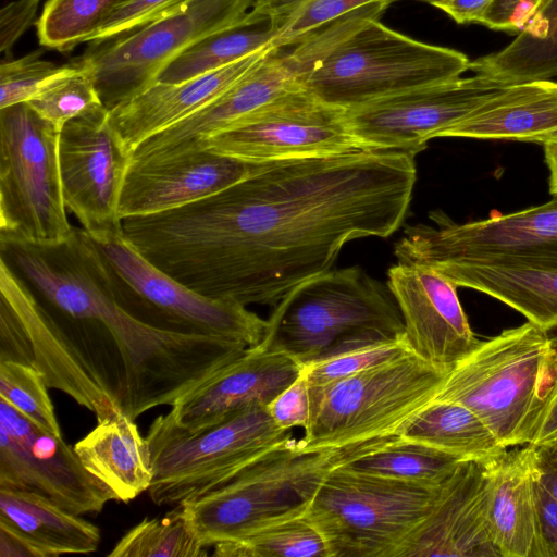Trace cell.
Wrapping results in <instances>:
<instances>
[{"mask_svg":"<svg viewBox=\"0 0 557 557\" xmlns=\"http://www.w3.org/2000/svg\"><path fill=\"white\" fill-rule=\"evenodd\" d=\"M416 153L366 148L260 163L195 202L122 220L126 238L182 284L244 306H276L331 269L346 243L388 237L412 198Z\"/></svg>","mask_w":557,"mask_h":557,"instance_id":"cell-1","label":"cell"},{"mask_svg":"<svg viewBox=\"0 0 557 557\" xmlns=\"http://www.w3.org/2000/svg\"><path fill=\"white\" fill-rule=\"evenodd\" d=\"M0 261L53 315L72 324L97 359L123 369L132 419L182 395L246 346L223 338L159 330L120 302L106 261L91 237L74 226L57 243L0 236Z\"/></svg>","mask_w":557,"mask_h":557,"instance_id":"cell-2","label":"cell"},{"mask_svg":"<svg viewBox=\"0 0 557 557\" xmlns=\"http://www.w3.org/2000/svg\"><path fill=\"white\" fill-rule=\"evenodd\" d=\"M403 336V317L388 286L349 267L294 287L274 306L260 345L306 364Z\"/></svg>","mask_w":557,"mask_h":557,"instance_id":"cell-3","label":"cell"},{"mask_svg":"<svg viewBox=\"0 0 557 557\" xmlns=\"http://www.w3.org/2000/svg\"><path fill=\"white\" fill-rule=\"evenodd\" d=\"M556 373L549 332L524 324L478 345L447 372L435 399L473 411L500 444H530Z\"/></svg>","mask_w":557,"mask_h":557,"instance_id":"cell-4","label":"cell"},{"mask_svg":"<svg viewBox=\"0 0 557 557\" xmlns=\"http://www.w3.org/2000/svg\"><path fill=\"white\" fill-rule=\"evenodd\" d=\"M397 438L309 448L292 436L225 484L183 504L200 543L213 547L272 519L305 511L331 470Z\"/></svg>","mask_w":557,"mask_h":557,"instance_id":"cell-5","label":"cell"},{"mask_svg":"<svg viewBox=\"0 0 557 557\" xmlns=\"http://www.w3.org/2000/svg\"><path fill=\"white\" fill-rule=\"evenodd\" d=\"M462 52L419 41L373 18L337 42L299 78L322 101L345 110L461 77Z\"/></svg>","mask_w":557,"mask_h":557,"instance_id":"cell-6","label":"cell"},{"mask_svg":"<svg viewBox=\"0 0 557 557\" xmlns=\"http://www.w3.org/2000/svg\"><path fill=\"white\" fill-rule=\"evenodd\" d=\"M290 437V431L278 428L262 404L193 430L177 425L168 413L160 414L146 436L153 471L149 496L159 506L197 498Z\"/></svg>","mask_w":557,"mask_h":557,"instance_id":"cell-7","label":"cell"},{"mask_svg":"<svg viewBox=\"0 0 557 557\" xmlns=\"http://www.w3.org/2000/svg\"><path fill=\"white\" fill-rule=\"evenodd\" d=\"M448 370L409 354L310 387V421L301 440L309 448H324L400 436L436 398Z\"/></svg>","mask_w":557,"mask_h":557,"instance_id":"cell-8","label":"cell"},{"mask_svg":"<svg viewBox=\"0 0 557 557\" xmlns=\"http://www.w3.org/2000/svg\"><path fill=\"white\" fill-rule=\"evenodd\" d=\"M435 488L339 466L323 479L306 515L332 557H398L425 516Z\"/></svg>","mask_w":557,"mask_h":557,"instance_id":"cell-9","label":"cell"},{"mask_svg":"<svg viewBox=\"0 0 557 557\" xmlns=\"http://www.w3.org/2000/svg\"><path fill=\"white\" fill-rule=\"evenodd\" d=\"M122 306L140 322L163 331L206 335L252 347L268 320L246 306L199 294L146 259L123 231L95 239Z\"/></svg>","mask_w":557,"mask_h":557,"instance_id":"cell-10","label":"cell"},{"mask_svg":"<svg viewBox=\"0 0 557 557\" xmlns=\"http://www.w3.org/2000/svg\"><path fill=\"white\" fill-rule=\"evenodd\" d=\"M60 132L26 102L0 109V235L32 243L67 238Z\"/></svg>","mask_w":557,"mask_h":557,"instance_id":"cell-11","label":"cell"},{"mask_svg":"<svg viewBox=\"0 0 557 557\" xmlns=\"http://www.w3.org/2000/svg\"><path fill=\"white\" fill-rule=\"evenodd\" d=\"M255 0H193L129 32L94 40L84 52L110 110L157 82L162 70L200 39L240 23Z\"/></svg>","mask_w":557,"mask_h":557,"instance_id":"cell-12","label":"cell"},{"mask_svg":"<svg viewBox=\"0 0 557 557\" xmlns=\"http://www.w3.org/2000/svg\"><path fill=\"white\" fill-rule=\"evenodd\" d=\"M201 148L250 163L324 157L366 149L346 110L295 86L206 139Z\"/></svg>","mask_w":557,"mask_h":557,"instance_id":"cell-13","label":"cell"},{"mask_svg":"<svg viewBox=\"0 0 557 557\" xmlns=\"http://www.w3.org/2000/svg\"><path fill=\"white\" fill-rule=\"evenodd\" d=\"M408 225L395 246L400 263L513 259L557 267V196L544 205L457 224Z\"/></svg>","mask_w":557,"mask_h":557,"instance_id":"cell-14","label":"cell"},{"mask_svg":"<svg viewBox=\"0 0 557 557\" xmlns=\"http://www.w3.org/2000/svg\"><path fill=\"white\" fill-rule=\"evenodd\" d=\"M131 161L104 106L74 117L60 132L64 203L95 239L123 231L119 208Z\"/></svg>","mask_w":557,"mask_h":557,"instance_id":"cell-15","label":"cell"},{"mask_svg":"<svg viewBox=\"0 0 557 557\" xmlns=\"http://www.w3.org/2000/svg\"><path fill=\"white\" fill-rule=\"evenodd\" d=\"M0 487L46 496L76 515L99 513L115 499L62 436L42 429L1 398Z\"/></svg>","mask_w":557,"mask_h":557,"instance_id":"cell-16","label":"cell"},{"mask_svg":"<svg viewBox=\"0 0 557 557\" xmlns=\"http://www.w3.org/2000/svg\"><path fill=\"white\" fill-rule=\"evenodd\" d=\"M506 86L474 74L426 85L346 110L349 127L364 148L413 153L466 117Z\"/></svg>","mask_w":557,"mask_h":557,"instance_id":"cell-17","label":"cell"},{"mask_svg":"<svg viewBox=\"0 0 557 557\" xmlns=\"http://www.w3.org/2000/svg\"><path fill=\"white\" fill-rule=\"evenodd\" d=\"M404 321V339L412 354L450 369L480 342L457 295V285L432 267L400 263L387 273Z\"/></svg>","mask_w":557,"mask_h":557,"instance_id":"cell-18","label":"cell"},{"mask_svg":"<svg viewBox=\"0 0 557 557\" xmlns=\"http://www.w3.org/2000/svg\"><path fill=\"white\" fill-rule=\"evenodd\" d=\"M490 498L483 463L460 461L435 488L425 516L398 557H500L490 527Z\"/></svg>","mask_w":557,"mask_h":557,"instance_id":"cell-19","label":"cell"},{"mask_svg":"<svg viewBox=\"0 0 557 557\" xmlns=\"http://www.w3.org/2000/svg\"><path fill=\"white\" fill-rule=\"evenodd\" d=\"M260 163L207 148L131 162L120 200V216L169 211L211 196L246 177Z\"/></svg>","mask_w":557,"mask_h":557,"instance_id":"cell-20","label":"cell"},{"mask_svg":"<svg viewBox=\"0 0 557 557\" xmlns=\"http://www.w3.org/2000/svg\"><path fill=\"white\" fill-rule=\"evenodd\" d=\"M301 370L302 364L285 352L260 344L247 347L176 399L168 416L193 430L252 405H268Z\"/></svg>","mask_w":557,"mask_h":557,"instance_id":"cell-21","label":"cell"},{"mask_svg":"<svg viewBox=\"0 0 557 557\" xmlns=\"http://www.w3.org/2000/svg\"><path fill=\"white\" fill-rule=\"evenodd\" d=\"M298 85V69L288 51L273 48L208 106L140 143L131 162L202 149L206 139Z\"/></svg>","mask_w":557,"mask_h":557,"instance_id":"cell-22","label":"cell"},{"mask_svg":"<svg viewBox=\"0 0 557 557\" xmlns=\"http://www.w3.org/2000/svg\"><path fill=\"white\" fill-rule=\"evenodd\" d=\"M268 47L224 67L177 84L156 82L109 110V119L131 153L145 139L208 106L271 49Z\"/></svg>","mask_w":557,"mask_h":557,"instance_id":"cell-23","label":"cell"},{"mask_svg":"<svg viewBox=\"0 0 557 557\" xmlns=\"http://www.w3.org/2000/svg\"><path fill=\"white\" fill-rule=\"evenodd\" d=\"M483 466L491 490L490 527L499 556L546 557L535 497V448H508Z\"/></svg>","mask_w":557,"mask_h":557,"instance_id":"cell-24","label":"cell"},{"mask_svg":"<svg viewBox=\"0 0 557 557\" xmlns=\"http://www.w3.org/2000/svg\"><path fill=\"white\" fill-rule=\"evenodd\" d=\"M429 267L457 286L508 305L549 333L557 330V267L513 259L441 261Z\"/></svg>","mask_w":557,"mask_h":557,"instance_id":"cell-25","label":"cell"},{"mask_svg":"<svg viewBox=\"0 0 557 557\" xmlns=\"http://www.w3.org/2000/svg\"><path fill=\"white\" fill-rule=\"evenodd\" d=\"M557 135V82L509 85L486 99L442 137L544 144Z\"/></svg>","mask_w":557,"mask_h":557,"instance_id":"cell-26","label":"cell"},{"mask_svg":"<svg viewBox=\"0 0 557 557\" xmlns=\"http://www.w3.org/2000/svg\"><path fill=\"white\" fill-rule=\"evenodd\" d=\"M73 447L86 470L115 500L127 503L149 490L153 471L148 442L121 409L98 420Z\"/></svg>","mask_w":557,"mask_h":557,"instance_id":"cell-27","label":"cell"},{"mask_svg":"<svg viewBox=\"0 0 557 557\" xmlns=\"http://www.w3.org/2000/svg\"><path fill=\"white\" fill-rule=\"evenodd\" d=\"M0 524L21 534L45 557L94 553L100 543L97 525L27 491L0 487Z\"/></svg>","mask_w":557,"mask_h":557,"instance_id":"cell-28","label":"cell"},{"mask_svg":"<svg viewBox=\"0 0 557 557\" xmlns=\"http://www.w3.org/2000/svg\"><path fill=\"white\" fill-rule=\"evenodd\" d=\"M469 70L502 86L557 77V0H544L507 47L471 61Z\"/></svg>","mask_w":557,"mask_h":557,"instance_id":"cell-29","label":"cell"},{"mask_svg":"<svg viewBox=\"0 0 557 557\" xmlns=\"http://www.w3.org/2000/svg\"><path fill=\"white\" fill-rule=\"evenodd\" d=\"M400 437L418 442L460 460L485 463L504 447L490 428L461 404L434 399L401 431Z\"/></svg>","mask_w":557,"mask_h":557,"instance_id":"cell-30","label":"cell"},{"mask_svg":"<svg viewBox=\"0 0 557 557\" xmlns=\"http://www.w3.org/2000/svg\"><path fill=\"white\" fill-rule=\"evenodd\" d=\"M267 21L245 18L228 28L211 34L177 55L159 74L157 82L177 84L224 67L272 45Z\"/></svg>","mask_w":557,"mask_h":557,"instance_id":"cell-31","label":"cell"},{"mask_svg":"<svg viewBox=\"0 0 557 557\" xmlns=\"http://www.w3.org/2000/svg\"><path fill=\"white\" fill-rule=\"evenodd\" d=\"M306 510L272 519L232 541L219 543L212 554L216 557H332L326 541Z\"/></svg>","mask_w":557,"mask_h":557,"instance_id":"cell-32","label":"cell"},{"mask_svg":"<svg viewBox=\"0 0 557 557\" xmlns=\"http://www.w3.org/2000/svg\"><path fill=\"white\" fill-rule=\"evenodd\" d=\"M462 461L428 445L401 437L341 465L342 468L417 484L441 485Z\"/></svg>","mask_w":557,"mask_h":557,"instance_id":"cell-33","label":"cell"},{"mask_svg":"<svg viewBox=\"0 0 557 557\" xmlns=\"http://www.w3.org/2000/svg\"><path fill=\"white\" fill-rule=\"evenodd\" d=\"M399 0H255L249 14L267 21L276 49L293 47L319 27L371 3Z\"/></svg>","mask_w":557,"mask_h":557,"instance_id":"cell-34","label":"cell"},{"mask_svg":"<svg viewBox=\"0 0 557 557\" xmlns=\"http://www.w3.org/2000/svg\"><path fill=\"white\" fill-rule=\"evenodd\" d=\"M205 547L183 503L163 517L145 518L128 530L109 557H205Z\"/></svg>","mask_w":557,"mask_h":557,"instance_id":"cell-35","label":"cell"},{"mask_svg":"<svg viewBox=\"0 0 557 557\" xmlns=\"http://www.w3.org/2000/svg\"><path fill=\"white\" fill-rule=\"evenodd\" d=\"M26 103L59 132L74 117L103 106L92 69L82 57L59 66Z\"/></svg>","mask_w":557,"mask_h":557,"instance_id":"cell-36","label":"cell"},{"mask_svg":"<svg viewBox=\"0 0 557 557\" xmlns=\"http://www.w3.org/2000/svg\"><path fill=\"white\" fill-rule=\"evenodd\" d=\"M123 0H48L37 22L39 42L61 52L89 42L103 17Z\"/></svg>","mask_w":557,"mask_h":557,"instance_id":"cell-37","label":"cell"},{"mask_svg":"<svg viewBox=\"0 0 557 557\" xmlns=\"http://www.w3.org/2000/svg\"><path fill=\"white\" fill-rule=\"evenodd\" d=\"M48 386L35 368L15 361H0V398L42 429L62 436Z\"/></svg>","mask_w":557,"mask_h":557,"instance_id":"cell-38","label":"cell"},{"mask_svg":"<svg viewBox=\"0 0 557 557\" xmlns=\"http://www.w3.org/2000/svg\"><path fill=\"white\" fill-rule=\"evenodd\" d=\"M412 354L404 336L369 344L302 364L309 387H322Z\"/></svg>","mask_w":557,"mask_h":557,"instance_id":"cell-39","label":"cell"},{"mask_svg":"<svg viewBox=\"0 0 557 557\" xmlns=\"http://www.w3.org/2000/svg\"><path fill=\"white\" fill-rule=\"evenodd\" d=\"M40 51L2 61L0 65V109L28 102L59 69L41 58Z\"/></svg>","mask_w":557,"mask_h":557,"instance_id":"cell-40","label":"cell"},{"mask_svg":"<svg viewBox=\"0 0 557 557\" xmlns=\"http://www.w3.org/2000/svg\"><path fill=\"white\" fill-rule=\"evenodd\" d=\"M193 0H123L101 21L90 41L107 39L169 15Z\"/></svg>","mask_w":557,"mask_h":557,"instance_id":"cell-41","label":"cell"},{"mask_svg":"<svg viewBox=\"0 0 557 557\" xmlns=\"http://www.w3.org/2000/svg\"><path fill=\"white\" fill-rule=\"evenodd\" d=\"M274 423L286 431L308 426L310 421V387L304 371L268 405Z\"/></svg>","mask_w":557,"mask_h":557,"instance_id":"cell-42","label":"cell"},{"mask_svg":"<svg viewBox=\"0 0 557 557\" xmlns=\"http://www.w3.org/2000/svg\"><path fill=\"white\" fill-rule=\"evenodd\" d=\"M544 0H493L479 24L491 29L520 33Z\"/></svg>","mask_w":557,"mask_h":557,"instance_id":"cell-43","label":"cell"},{"mask_svg":"<svg viewBox=\"0 0 557 557\" xmlns=\"http://www.w3.org/2000/svg\"><path fill=\"white\" fill-rule=\"evenodd\" d=\"M40 0H14L0 11V52L7 53L35 23Z\"/></svg>","mask_w":557,"mask_h":557,"instance_id":"cell-44","label":"cell"},{"mask_svg":"<svg viewBox=\"0 0 557 557\" xmlns=\"http://www.w3.org/2000/svg\"><path fill=\"white\" fill-rule=\"evenodd\" d=\"M552 339L556 351V373L532 441L528 444L534 447L557 445V334Z\"/></svg>","mask_w":557,"mask_h":557,"instance_id":"cell-45","label":"cell"},{"mask_svg":"<svg viewBox=\"0 0 557 557\" xmlns=\"http://www.w3.org/2000/svg\"><path fill=\"white\" fill-rule=\"evenodd\" d=\"M535 497L546 557H557V499L540 484L537 478Z\"/></svg>","mask_w":557,"mask_h":557,"instance_id":"cell-46","label":"cell"},{"mask_svg":"<svg viewBox=\"0 0 557 557\" xmlns=\"http://www.w3.org/2000/svg\"><path fill=\"white\" fill-rule=\"evenodd\" d=\"M534 448L537 481L557 499V445Z\"/></svg>","mask_w":557,"mask_h":557,"instance_id":"cell-47","label":"cell"},{"mask_svg":"<svg viewBox=\"0 0 557 557\" xmlns=\"http://www.w3.org/2000/svg\"><path fill=\"white\" fill-rule=\"evenodd\" d=\"M493 0H447L435 5L459 24L479 23Z\"/></svg>","mask_w":557,"mask_h":557,"instance_id":"cell-48","label":"cell"},{"mask_svg":"<svg viewBox=\"0 0 557 557\" xmlns=\"http://www.w3.org/2000/svg\"><path fill=\"white\" fill-rule=\"evenodd\" d=\"M0 557H45V555L21 534L0 524Z\"/></svg>","mask_w":557,"mask_h":557,"instance_id":"cell-49","label":"cell"},{"mask_svg":"<svg viewBox=\"0 0 557 557\" xmlns=\"http://www.w3.org/2000/svg\"><path fill=\"white\" fill-rule=\"evenodd\" d=\"M546 165L549 170V193L557 196V135L543 144Z\"/></svg>","mask_w":557,"mask_h":557,"instance_id":"cell-50","label":"cell"},{"mask_svg":"<svg viewBox=\"0 0 557 557\" xmlns=\"http://www.w3.org/2000/svg\"><path fill=\"white\" fill-rule=\"evenodd\" d=\"M419 1H423V2H426V3L432 4L433 7H435L436 4H438L441 2H444V1H447V0H419Z\"/></svg>","mask_w":557,"mask_h":557,"instance_id":"cell-51","label":"cell"}]
</instances>
